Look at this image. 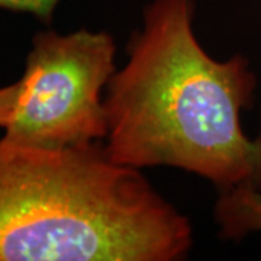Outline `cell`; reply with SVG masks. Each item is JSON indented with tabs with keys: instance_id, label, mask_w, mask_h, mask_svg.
Masks as SVG:
<instances>
[{
	"instance_id": "5b68a950",
	"label": "cell",
	"mask_w": 261,
	"mask_h": 261,
	"mask_svg": "<svg viewBox=\"0 0 261 261\" xmlns=\"http://www.w3.org/2000/svg\"><path fill=\"white\" fill-rule=\"evenodd\" d=\"M61 0H0V9L31 13L39 20L51 23L54 12Z\"/></svg>"
},
{
	"instance_id": "277c9868",
	"label": "cell",
	"mask_w": 261,
	"mask_h": 261,
	"mask_svg": "<svg viewBox=\"0 0 261 261\" xmlns=\"http://www.w3.org/2000/svg\"><path fill=\"white\" fill-rule=\"evenodd\" d=\"M215 219L224 238L240 240L248 233L261 232V190L235 187L221 192Z\"/></svg>"
},
{
	"instance_id": "8992f818",
	"label": "cell",
	"mask_w": 261,
	"mask_h": 261,
	"mask_svg": "<svg viewBox=\"0 0 261 261\" xmlns=\"http://www.w3.org/2000/svg\"><path fill=\"white\" fill-rule=\"evenodd\" d=\"M22 94V80L0 87V128H6L18 108Z\"/></svg>"
},
{
	"instance_id": "6da1fadb",
	"label": "cell",
	"mask_w": 261,
	"mask_h": 261,
	"mask_svg": "<svg viewBox=\"0 0 261 261\" xmlns=\"http://www.w3.org/2000/svg\"><path fill=\"white\" fill-rule=\"evenodd\" d=\"M193 0H152L128 61L106 86L109 159L134 168L168 166L221 192L261 190V134L245 135L241 111L257 86L248 61H216L196 39Z\"/></svg>"
},
{
	"instance_id": "7a4b0ae2",
	"label": "cell",
	"mask_w": 261,
	"mask_h": 261,
	"mask_svg": "<svg viewBox=\"0 0 261 261\" xmlns=\"http://www.w3.org/2000/svg\"><path fill=\"white\" fill-rule=\"evenodd\" d=\"M185 215L99 141L67 148L0 138V261H176Z\"/></svg>"
},
{
	"instance_id": "3957f363",
	"label": "cell",
	"mask_w": 261,
	"mask_h": 261,
	"mask_svg": "<svg viewBox=\"0 0 261 261\" xmlns=\"http://www.w3.org/2000/svg\"><path fill=\"white\" fill-rule=\"evenodd\" d=\"M115 51L108 32L35 34L20 79V100L3 138L47 149L106 138L102 90L116 71Z\"/></svg>"
}]
</instances>
